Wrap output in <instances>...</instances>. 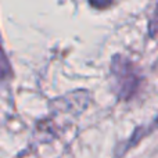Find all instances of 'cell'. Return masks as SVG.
I'll return each instance as SVG.
<instances>
[{
    "mask_svg": "<svg viewBox=\"0 0 158 158\" xmlns=\"http://www.w3.org/2000/svg\"><path fill=\"white\" fill-rule=\"evenodd\" d=\"M89 2H90V4L94 6V7L104 8V7H107V6H108L112 0H89Z\"/></svg>",
    "mask_w": 158,
    "mask_h": 158,
    "instance_id": "cell-1",
    "label": "cell"
}]
</instances>
